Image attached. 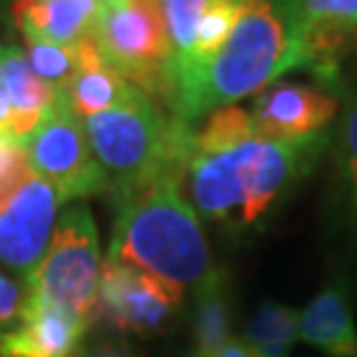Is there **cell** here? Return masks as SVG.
<instances>
[{"instance_id":"6da1fadb","label":"cell","mask_w":357,"mask_h":357,"mask_svg":"<svg viewBox=\"0 0 357 357\" xmlns=\"http://www.w3.org/2000/svg\"><path fill=\"white\" fill-rule=\"evenodd\" d=\"M333 128L296 141L252 135L222 149H191L185 167L188 202L196 215L228 233H252L315 172L331 151Z\"/></svg>"},{"instance_id":"7a4b0ae2","label":"cell","mask_w":357,"mask_h":357,"mask_svg":"<svg viewBox=\"0 0 357 357\" xmlns=\"http://www.w3.org/2000/svg\"><path fill=\"white\" fill-rule=\"evenodd\" d=\"M302 11L296 0H241L238 22L228 43L199 72L167 93L165 109L188 125L222 106H238L299 72Z\"/></svg>"},{"instance_id":"3957f363","label":"cell","mask_w":357,"mask_h":357,"mask_svg":"<svg viewBox=\"0 0 357 357\" xmlns=\"http://www.w3.org/2000/svg\"><path fill=\"white\" fill-rule=\"evenodd\" d=\"M183 185L185 175L165 178L116 204L106 257L128 262L185 294L202 289L217 268L202 217L183 193Z\"/></svg>"},{"instance_id":"277c9868","label":"cell","mask_w":357,"mask_h":357,"mask_svg":"<svg viewBox=\"0 0 357 357\" xmlns=\"http://www.w3.org/2000/svg\"><path fill=\"white\" fill-rule=\"evenodd\" d=\"M82 125L114 206L159 180L185 175L196 125L172 116L141 90Z\"/></svg>"},{"instance_id":"5b68a950","label":"cell","mask_w":357,"mask_h":357,"mask_svg":"<svg viewBox=\"0 0 357 357\" xmlns=\"http://www.w3.org/2000/svg\"><path fill=\"white\" fill-rule=\"evenodd\" d=\"M101 270L103 257L96 220L82 202H72L59 215L53 241L43 262L22 283L24 299L61 310L90 326L98 307Z\"/></svg>"},{"instance_id":"8992f818","label":"cell","mask_w":357,"mask_h":357,"mask_svg":"<svg viewBox=\"0 0 357 357\" xmlns=\"http://www.w3.org/2000/svg\"><path fill=\"white\" fill-rule=\"evenodd\" d=\"M93 43L103 61L149 98H165L172 66V43L167 35L159 0H109L101 3Z\"/></svg>"},{"instance_id":"52a82bcc","label":"cell","mask_w":357,"mask_h":357,"mask_svg":"<svg viewBox=\"0 0 357 357\" xmlns=\"http://www.w3.org/2000/svg\"><path fill=\"white\" fill-rule=\"evenodd\" d=\"M22 146L32 172L53 185L64 204L109 193V183L93 156L85 125L64 98L56 101Z\"/></svg>"},{"instance_id":"ba28073f","label":"cell","mask_w":357,"mask_h":357,"mask_svg":"<svg viewBox=\"0 0 357 357\" xmlns=\"http://www.w3.org/2000/svg\"><path fill=\"white\" fill-rule=\"evenodd\" d=\"M180 305L183 291L128 262L103 257L96 318H101L112 331L128 336L159 333L180 312Z\"/></svg>"},{"instance_id":"9c48e42d","label":"cell","mask_w":357,"mask_h":357,"mask_svg":"<svg viewBox=\"0 0 357 357\" xmlns=\"http://www.w3.org/2000/svg\"><path fill=\"white\" fill-rule=\"evenodd\" d=\"M61 196L35 172L0 204V262L24 283L48 252Z\"/></svg>"},{"instance_id":"30bf717a","label":"cell","mask_w":357,"mask_h":357,"mask_svg":"<svg viewBox=\"0 0 357 357\" xmlns=\"http://www.w3.org/2000/svg\"><path fill=\"white\" fill-rule=\"evenodd\" d=\"M342 98L344 96L318 85H299L281 79L257 96L249 114L259 138L296 141L331 130L342 109Z\"/></svg>"},{"instance_id":"8fae6325","label":"cell","mask_w":357,"mask_h":357,"mask_svg":"<svg viewBox=\"0 0 357 357\" xmlns=\"http://www.w3.org/2000/svg\"><path fill=\"white\" fill-rule=\"evenodd\" d=\"M88 328L61 310L22 299L19 315L0 326V357H77Z\"/></svg>"},{"instance_id":"7c38bea8","label":"cell","mask_w":357,"mask_h":357,"mask_svg":"<svg viewBox=\"0 0 357 357\" xmlns=\"http://www.w3.org/2000/svg\"><path fill=\"white\" fill-rule=\"evenodd\" d=\"M98 0H11L13 22L24 40L77 48L93 38Z\"/></svg>"},{"instance_id":"4fadbf2b","label":"cell","mask_w":357,"mask_h":357,"mask_svg":"<svg viewBox=\"0 0 357 357\" xmlns=\"http://www.w3.org/2000/svg\"><path fill=\"white\" fill-rule=\"evenodd\" d=\"M357 59V24L342 19H305L299 40V72L312 85L344 96L347 64Z\"/></svg>"},{"instance_id":"5bb4252c","label":"cell","mask_w":357,"mask_h":357,"mask_svg":"<svg viewBox=\"0 0 357 357\" xmlns=\"http://www.w3.org/2000/svg\"><path fill=\"white\" fill-rule=\"evenodd\" d=\"M75 61L77 69L69 79V85L64 88V93H61V98L69 103V109L79 119L109 112L119 103L130 101L138 93L135 85H130L125 77L103 61L101 51L96 48L93 38L77 45Z\"/></svg>"},{"instance_id":"9a60e30c","label":"cell","mask_w":357,"mask_h":357,"mask_svg":"<svg viewBox=\"0 0 357 357\" xmlns=\"http://www.w3.org/2000/svg\"><path fill=\"white\" fill-rule=\"evenodd\" d=\"M299 342L326 357H357V326L342 283L320 289L299 312Z\"/></svg>"},{"instance_id":"2e32d148","label":"cell","mask_w":357,"mask_h":357,"mask_svg":"<svg viewBox=\"0 0 357 357\" xmlns=\"http://www.w3.org/2000/svg\"><path fill=\"white\" fill-rule=\"evenodd\" d=\"M0 88L13 103V141L24 143V138L40 125V119L51 112L61 93H56L40 79L26 61V53L16 45L0 43Z\"/></svg>"},{"instance_id":"e0dca14e","label":"cell","mask_w":357,"mask_h":357,"mask_svg":"<svg viewBox=\"0 0 357 357\" xmlns=\"http://www.w3.org/2000/svg\"><path fill=\"white\" fill-rule=\"evenodd\" d=\"M331 167L333 206L344 228L357 236V88L344 93V109L333 125Z\"/></svg>"},{"instance_id":"ac0fdd59","label":"cell","mask_w":357,"mask_h":357,"mask_svg":"<svg viewBox=\"0 0 357 357\" xmlns=\"http://www.w3.org/2000/svg\"><path fill=\"white\" fill-rule=\"evenodd\" d=\"M193 352L191 357H209L233 339V294H230L228 275L217 270L215 275L196 289L193 305Z\"/></svg>"},{"instance_id":"d6986e66","label":"cell","mask_w":357,"mask_h":357,"mask_svg":"<svg viewBox=\"0 0 357 357\" xmlns=\"http://www.w3.org/2000/svg\"><path fill=\"white\" fill-rule=\"evenodd\" d=\"M255 357H291L299 342V312L281 302L259 305L241 336Z\"/></svg>"},{"instance_id":"ffe728a7","label":"cell","mask_w":357,"mask_h":357,"mask_svg":"<svg viewBox=\"0 0 357 357\" xmlns=\"http://www.w3.org/2000/svg\"><path fill=\"white\" fill-rule=\"evenodd\" d=\"M241 13V0H206L202 19H199V29H196V45H193V61L183 72L169 77L167 82V93L175 88L178 82H183L185 77H191L193 72H199L204 64H209L217 53L222 51V45L228 43L233 26L238 22ZM165 93V98H167ZM165 103V101H162Z\"/></svg>"},{"instance_id":"44dd1931","label":"cell","mask_w":357,"mask_h":357,"mask_svg":"<svg viewBox=\"0 0 357 357\" xmlns=\"http://www.w3.org/2000/svg\"><path fill=\"white\" fill-rule=\"evenodd\" d=\"M204 3L206 0H162L167 35H169V43H172L169 77L183 72L193 61L196 29H199V19H202V11H204ZM169 77H167V82H169Z\"/></svg>"},{"instance_id":"7402d4cb","label":"cell","mask_w":357,"mask_h":357,"mask_svg":"<svg viewBox=\"0 0 357 357\" xmlns=\"http://www.w3.org/2000/svg\"><path fill=\"white\" fill-rule=\"evenodd\" d=\"M26 61L32 66V72L56 93H64L77 69L75 48H61L53 43H38V40H26Z\"/></svg>"},{"instance_id":"603a6c76","label":"cell","mask_w":357,"mask_h":357,"mask_svg":"<svg viewBox=\"0 0 357 357\" xmlns=\"http://www.w3.org/2000/svg\"><path fill=\"white\" fill-rule=\"evenodd\" d=\"M32 175V167L22 143L0 135V204L11 196L26 178Z\"/></svg>"},{"instance_id":"cb8c5ba5","label":"cell","mask_w":357,"mask_h":357,"mask_svg":"<svg viewBox=\"0 0 357 357\" xmlns=\"http://www.w3.org/2000/svg\"><path fill=\"white\" fill-rule=\"evenodd\" d=\"M302 19H342L357 24V0H296Z\"/></svg>"},{"instance_id":"d4e9b609","label":"cell","mask_w":357,"mask_h":357,"mask_svg":"<svg viewBox=\"0 0 357 357\" xmlns=\"http://www.w3.org/2000/svg\"><path fill=\"white\" fill-rule=\"evenodd\" d=\"M24 299V286L19 278H11L0 270V326L11 323L19 315V307Z\"/></svg>"},{"instance_id":"484cf974","label":"cell","mask_w":357,"mask_h":357,"mask_svg":"<svg viewBox=\"0 0 357 357\" xmlns=\"http://www.w3.org/2000/svg\"><path fill=\"white\" fill-rule=\"evenodd\" d=\"M77 357H135L128 349V344L116 342V339H96L90 344H82Z\"/></svg>"},{"instance_id":"4316f807","label":"cell","mask_w":357,"mask_h":357,"mask_svg":"<svg viewBox=\"0 0 357 357\" xmlns=\"http://www.w3.org/2000/svg\"><path fill=\"white\" fill-rule=\"evenodd\" d=\"M6 6H8V8H11V0H0V13L6 11Z\"/></svg>"},{"instance_id":"83f0119b","label":"cell","mask_w":357,"mask_h":357,"mask_svg":"<svg viewBox=\"0 0 357 357\" xmlns=\"http://www.w3.org/2000/svg\"><path fill=\"white\" fill-rule=\"evenodd\" d=\"M98 3H109V0H98Z\"/></svg>"},{"instance_id":"f1b7e54d","label":"cell","mask_w":357,"mask_h":357,"mask_svg":"<svg viewBox=\"0 0 357 357\" xmlns=\"http://www.w3.org/2000/svg\"><path fill=\"white\" fill-rule=\"evenodd\" d=\"M159 3H162V0H159Z\"/></svg>"}]
</instances>
